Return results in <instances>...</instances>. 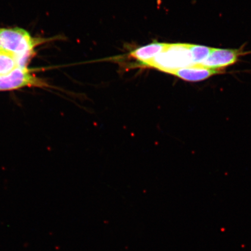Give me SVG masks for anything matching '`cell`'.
Returning <instances> with one entry per match:
<instances>
[{"instance_id": "3", "label": "cell", "mask_w": 251, "mask_h": 251, "mask_svg": "<svg viewBox=\"0 0 251 251\" xmlns=\"http://www.w3.org/2000/svg\"><path fill=\"white\" fill-rule=\"evenodd\" d=\"M42 81L31 75L27 69L19 67L10 73L0 76V91L21 89L26 86L43 87Z\"/></svg>"}, {"instance_id": "5", "label": "cell", "mask_w": 251, "mask_h": 251, "mask_svg": "<svg viewBox=\"0 0 251 251\" xmlns=\"http://www.w3.org/2000/svg\"><path fill=\"white\" fill-rule=\"evenodd\" d=\"M222 72L221 70H213L201 65H195L179 69L173 72L171 75H175L182 80L195 82L206 80L213 75L221 74Z\"/></svg>"}, {"instance_id": "7", "label": "cell", "mask_w": 251, "mask_h": 251, "mask_svg": "<svg viewBox=\"0 0 251 251\" xmlns=\"http://www.w3.org/2000/svg\"><path fill=\"white\" fill-rule=\"evenodd\" d=\"M15 56L2 50L0 51V76H4L17 68Z\"/></svg>"}, {"instance_id": "8", "label": "cell", "mask_w": 251, "mask_h": 251, "mask_svg": "<svg viewBox=\"0 0 251 251\" xmlns=\"http://www.w3.org/2000/svg\"><path fill=\"white\" fill-rule=\"evenodd\" d=\"M189 49L194 64L200 65L208 57L212 48L206 46L189 45Z\"/></svg>"}, {"instance_id": "9", "label": "cell", "mask_w": 251, "mask_h": 251, "mask_svg": "<svg viewBox=\"0 0 251 251\" xmlns=\"http://www.w3.org/2000/svg\"><path fill=\"white\" fill-rule=\"evenodd\" d=\"M2 51V49L1 48V47H0V51Z\"/></svg>"}, {"instance_id": "6", "label": "cell", "mask_w": 251, "mask_h": 251, "mask_svg": "<svg viewBox=\"0 0 251 251\" xmlns=\"http://www.w3.org/2000/svg\"><path fill=\"white\" fill-rule=\"evenodd\" d=\"M168 43L153 42L134 50L130 53V56L146 67L149 62L160 53L164 51Z\"/></svg>"}, {"instance_id": "4", "label": "cell", "mask_w": 251, "mask_h": 251, "mask_svg": "<svg viewBox=\"0 0 251 251\" xmlns=\"http://www.w3.org/2000/svg\"><path fill=\"white\" fill-rule=\"evenodd\" d=\"M242 54L241 50L212 48L208 57L200 65L213 70H221L222 68L234 64Z\"/></svg>"}, {"instance_id": "2", "label": "cell", "mask_w": 251, "mask_h": 251, "mask_svg": "<svg viewBox=\"0 0 251 251\" xmlns=\"http://www.w3.org/2000/svg\"><path fill=\"white\" fill-rule=\"evenodd\" d=\"M36 42L27 31L21 28H0V47L15 56L33 50Z\"/></svg>"}, {"instance_id": "1", "label": "cell", "mask_w": 251, "mask_h": 251, "mask_svg": "<svg viewBox=\"0 0 251 251\" xmlns=\"http://www.w3.org/2000/svg\"><path fill=\"white\" fill-rule=\"evenodd\" d=\"M189 49V44H168L164 51L160 53L146 67L172 74L179 69L195 65Z\"/></svg>"}]
</instances>
